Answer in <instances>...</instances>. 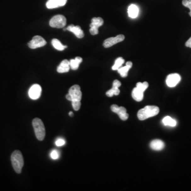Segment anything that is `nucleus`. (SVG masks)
I'll return each instance as SVG.
<instances>
[{"label":"nucleus","instance_id":"9","mask_svg":"<svg viewBox=\"0 0 191 191\" xmlns=\"http://www.w3.org/2000/svg\"><path fill=\"white\" fill-rule=\"evenodd\" d=\"M125 39V37L123 35H119L115 37H110L106 39L104 42L103 46L105 48H108L112 47L118 42H121Z\"/></svg>","mask_w":191,"mask_h":191},{"label":"nucleus","instance_id":"16","mask_svg":"<svg viewBox=\"0 0 191 191\" xmlns=\"http://www.w3.org/2000/svg\"><path fill=\"white\" fill-rule=\"evenodd\" d=\"M150 147L154 150H161L165 147V143L160 140H154L151 142Z\"/></svg>","mask_w":191,"mask_h":191},{"label":"nucleus","instance_id":"4","mask_svg":"<svg viewBox=\"0 0 191 191\" xmlns=\"http://www.w3.org/2000/svg\"><path fill=\"white\" fill-rule=\"evenodd\" d=\"M66 24V19L62 15H56L53 17L49 21V25L53 28H64Z\"/></svg>","mask_w":191,"mask_h":191},{"label":"nucleus","instance_id":"32","mask_svg":"<svg viewBox=\"0 0 191 191\" xmlns=\"http://www.w3.org/2000/svg\"><path fill=\"white\" fill-rule=\"evenodd\" d=\"M69 115L70 116L72 117L73 116V113L72 112H70Z\"/></svg>","mask_w":191,"mask_h":191},{"label":"nucleus","instance_id":"11","mask_svg":"<svg viewBox=\"0 0 191 191\" xmlns=\"http://www.w3.org/2000/svg\"><path fill=\"white\" fill-rule=\"evenodd\" d=\"M42 93V88L39 85H32L29 89V96L31 99H37L40 97Z\"/></svg>","mask_w":191,"mask_h":191},{"label":"nucleus","instance_id":"28","mask_svg":"<svg viewBox=\"0 0 191 191\" xmlns=\"http://www.w3.org/2000/svg\"><path fill=\"white\" fill-rule=\"evenodd\" d=\"M65 143V140L62 139H58L55 142V144L58 147H61V146L64 145Z\"/></svg>","mask_w":191,"mask_h":191},{"label":"nucleus","instance_id":"22","mask_svg":"<svg viewBox=\"0 0 191 191\" xmlns=\"http://www.w3.org/2000/svg\"><path fill=\"white\" fill-rule=\"evenodd\" d=\"M130 69L131 68H129V66L125 65V66L119 68V69L117 70V71L120 74L121 76L123 78H125L127 76L128 72Z\"/></svg>","mask_w":191,"mask_h":191},{"label":"nucleus","instance_id":"19","mask_svg":"<svg viewBox=\"0 0 191 191\" xmlns=\"http://www.w3.org/2000/svg\"><path fill=\"white\" fill-rule=\"evenodd\" d=\"M82 62V59L77 56L75 59H72L70 61V68L73 70H76L78 69L79 65Z\"/></svg>","mask_w":191,"mask_h":191},{"label":"nucleus","instance_id":"25","mask_svg":"<svg viewBox=\"0 0 191 191\" xmlns=\"http://www.w3.org/2000/svg\"><path fill=\"white\" fill-rule=\"evenodd\" d=\"M72 105L73 108L75 110H79L80 107H81V102L80 101H76V100H73L72 101Z\"/></svg>","mask_w":191,"mask_h":191},{"label":"nucleus","instance_id":"24","mask_svg":"<svg viewBox=\"0 0 191 191\" xmlns=\"http://www.w3.org/2000/svg\"><path fill=\"white\" fill-rule=\"evenodd\" d=\"M149 87V84L147 82H144L143 83L141 82H138L137 84V87L138 88H139V89L142 90L143 92H144L145 90L147 89L148 87Z\"/></svg>","mask_w":191,"mask_h":191},{"label":"nucleus","instance_id":"15","mask_svg":"<svg viewBox=\"0 0 191 191\" xmlns=\"http://www.w3.org/2000/svg\"><path fill=\"white\" fill-rule=\"evenodd\" d=\"M70 68V61H68V59H65L61 62L60 65L58 66L57 71L60 73L68 72L69 71Z\"/></svg>","mask_w":191,"mask_h":191},{"label":"nucleus","instance_id":"1","mask_svg":"<svg viewBox=\"0 0 191 191\" xmlns=\"http://www.w3.org/2000/svg\"><path fill=\"white\" fill-rule=\"evenodd\" d=\"M159 108L156 106H147L141 109L138 113V117L141 121L145 120L151 117L158 115Z\"/></svg>","mask_w":191,"mask_h":191},{"label":"nucleus","instance_id":"7","mask_svg":"<svg viewBox=\"0 0 191 191\" xmlns=\"http://www.w3.org/2000/svg\"><path fill=\"white\" fill-rule=\"evenodd\" d=\"M112 112L119 115L122 120L126 121L129 118V114L127 113L126 110L123 107H119L116 105H113L111 106Z\"/></svg>","mask_w":191,"mask_h":191},{"label":"nucleus","instance_id":"26","mask_svg":"<svg viewBox=\"0 0 191 191\" xmlns=\"http://www.w3.org/2000/svg\"><path fill=\"white\" fill-rule=\"evenodd\" d=\"M182 4L184 7L188 8L190 10L189 14L191 17V0H183Z\"/></svg>","mask_w":191,"mask_h":191},{"label":"nucleus","instance_id":"20","mask_svg":"<svg viewBox=\"0 0 191 191\" xmlns=\"http://www.w3.org/2000/svg\"><path fill=\"white\" fill-rule=\"evenodd\" d=\"M162 123L166 126H170L172 127L175 126L177 124L176 121L170 116H166L164 117L162 120Z\"/></svg>","mask_w":191,"mask_h":191},{"label":"nucleus","instance_id":"18","mask_svg":"<svg viewBox=\"0 0 191 191\" xmlns=\"http://www.w3.org/2000/svg\"><path fill=\"white\" fill-rule=\"evenodd\" d=\"M144 92L137 87L134 88L132 93V96L137 102H141L143 99Z\"/></svg>","mask_w":191,"mask_h":191},{"label":"nucleus","instance_id":"12","mask_svg":"<svg viewBox=\"0 0 191 191\" xmlns=\"http://www.w3.org/2000/svg\"><path fill=\"white\" fill-rule=\"evenodd\" d=\"M121 86V82L117 80H115L113 82V87L112 89L109 90L108 92H107L106 94L107 96L109 97H112L114 95L117 96L120 93V90L119 89V88Z\"/></svg>","mask_w":191,"mask_h":191},{"label":"nucleus","instance_id":"29","mask_svg":"<svg viewBox=\"0 0 191 191\" xmlns=\"http://www.w3.org/2000/svg\"><path fill=\"white\" fill-rule=\"evenodd\" d=\"M185 46L188 48H191V37L185 43Z\"/></svg>","mask_w":191,"mask_h":191},{"label":"nucleus","instance_id":"10","mask_svg":"<svg viewBox=\"0 0 191 191\" xmlns=\"http://www.w3.org/2000/svg\"><path fill=\"white\" fill-rule=\"evenodd\" d=\"M181 77L177 73L168 75L166 79V84L169 87H174L181 81Z\"/></svg>","mask_w":191,"mask_h":191},{"label":"nucleus","instance_id":"5","mask_svg":"<svg viewBox=\"0 0 191 191\" xmlns=\"http://www.w3.org/2000/svg\"><path fill=\"white\" fill-rule=\"evenodd\" d=\"M103 24V19L102 18H93L92 20V23L90 25V34L92 35H97L98 34V28L101 27Z\"/></svg>","mask_w":191,"mask_h":191},{"label":"nucleus","instance_id":"8","mask_svg":"<svg viewBox=\"0 0 191 191\" xmlns=\"http://www.w3.org/2000/svg\"><path fill=\"white\" fill-rule=\"evenodd\" d=\"M69 93L72 97V101H81L82 98V93L81 88L79 85H74L70 88Z\"/></svg>","mask_w":191,"mask_h":191},{"label":"nucleus","instance_id":"2","mask_svg":"<svg viewBox=\"0 0 191 191\" xmlns=\"http://www.w3.org/2000/svg\"><path fill=\"white\" fill-rule=\"evenodd\" d=\"M11 160L15 172L20 174L24 165V158L21 152L19 150L14 151L11 155Z\"/></svg>","mask_w":191,"mask_h":191},{"label":"nucleus","instance_id":"23","mask_svg":"<svg viewBox=\"0 0 191 191\" xmlns=\"http://www.w3.org/2000/svg\"><path fill=\"white\" fill-rule=\"evenodd\" d=\"M124 59L122 58H117L115 60V64L112 66L113 70H117L119 68L122 66V65L124 63Z\"/></svg>","mask_w":191,"mask_h":191},{"label":"nucleus","instance_id":"17","mask_svg":"<svg viewBox=\"0 0 191 191\" xmlns=\"http://www.w3.org/2000/svg\"><path fill=\"white\" fill-rule=\"evenodd\" d=\"M139 8L135 4H131L130 5L127 9V13L129 17L132 19L136 18L138 17V15L139 14Z\"/></svg>","mask_w":191,"mask_h":191},{"label":"nucleus","instance_id":"30","mask_svg":"<svg viewBox=\"0 0 191 191\" xmlns=\"http://www.w3.org/2000/svg\"><path fill=\"white\" fill-rule=\"evenodd\" d=\"M132 63L130 61H129V62H127L126 63V65L127 66H129V68H131L132 67Z\"/></svg>","mask_w":191,"mask_h":191},{"label":"nucleus","instance_id":"21","mask_svg":"<svg viewBox=\"0 0 191 191\" xmlns=\"http://www.w3.org/2000/svg\"><path fill=\"white\" fill-rule=\"evenodd\" d=\"M52 44L53 47L58 51H63L65 48H66L68 47L67 46L63 45L62 43L57 39H53L52 41Z\"/></svg>","mask_w":191,"mask_h":191},{"label":"nucleus","instance_id":"13","mask_svg":"<svg viewBox=\"0 0 191 191\" xmlns=\"http://www.w3.org/2000/svg\"><path fill=\"white\" fill-rule=\"evenodd\" d=\"M64 30L70 31L73 32L78 38H82L84 37V33H83V31L81 29L80 27L78 25L75 26L73 25H69L66 28H65Z\"/></svg>","mask_w":191,"mask_h":191},{"label":"nucleus","instance_id":"27","mask_svg":"<svg viewBox=\"0 0 191 191\" xmlns=\"http://www.w3.org/2000/svg\"><path fill=\"white\" fill-rule=\"evenodd\" d=\"M51 157L53 159H54V160L58 159L59 158V154L58 152V151L55 150H53L52 152H51Z\"/></svg>","mask_w":191,"mask_h":191},{"label":"nucleus","instance_id":"6","mask_svg":"<svg viewBox=\"0 0 191 191\" xmlns=\"http://www.w3.org/2000/svg\"><path fill=\"white\" fill-rule=\"evenodd\" d=\"M46 42L40 36H35L32 38V40L28 42V46L31 49H35L45 46Z\"/></svg>","mask_w":191,"mask_h":191},{"label":"nucleus","instance_id":"14","mask_svg":"<svg viewBox=\"0 0 191 191\" xmlns=\"http://www.w3.org/2000/svg\"><path fill=\"white\" fill-rule=\"evenodd\" d=\"M67 0H48L46 3V7L49 9L57 8L65 5Z\"/></svg>","mask_w":191,"mask_h":191},{"label":"nucleus","instance_id":"31","mask_svg":"<svg viewBox=\"0 0 191 191\" xmlns=\"http://www.w3.org/2000/svg\"><path fill=\"white\" fill-rule=\"evenodd\" d=\"M66 98L68 100L72 102V97H71V95H70L69 93H68V94L66 95Z\"/></svg>","mask_w":191,"mask_h":191},{"label":"nucleus","instance_id":"3","mask_svg":"<svg viewBox=\"0 0 191 191\" xmlns=\"http://www.w3.org/2000/svg\"><path fill=\"white\" fill-rule=\"evenodd\" d=\"M32 126L37 139L43 140L45 137V129L42 121L38 118H35L32 121Z\"/></svg>","mask_w":191,"mask_h":191}]
</instances>
